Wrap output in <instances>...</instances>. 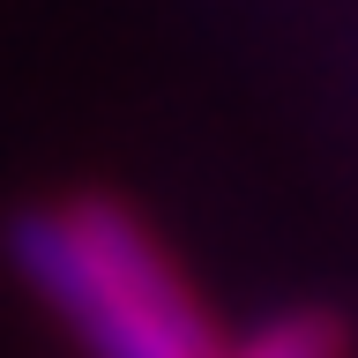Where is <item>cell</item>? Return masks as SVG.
<instances>
[{
  "label": "cell",
  "instance_id": "obj_1",
  "mask_svg": "<svg viewBox=\"0 0 358 358\" xmlns=\"http://www.w3.org/2000/svg\"><path fill=\"white\" fill-rule=\"evenodd\" d=\"M0 246L90 358H217L209 306L127 201H30L8 217Z\"/></svg>",
  "mask_w": 358,
  "mask_h": 358
},
{
  "label": "cell",
  "instance_id": "obj_2",
  "mask_svg": "<svg viewBox=\"0 0 358 358\" xmlns=\"http://www.w3.org/2000/svg\"><path fill=\"white\" fill-rule=\"evenodd\" d=\"M217 358H358V336H351V321L336 306H299V313L262 321L239 351L217 343Z\"/></svg>",
  "mask_w": 358,
  "mask_h": 358
}]
</instances>
